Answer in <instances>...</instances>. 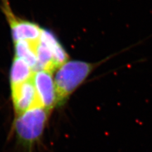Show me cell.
<instances>
[{
	"mask_svg": "<svg viewBox=\"0 0 152 152\" xmlns=\"http://www.w3.org/2000/svg\"><path fill=\"white\" fill-rule=\"evenodd\" d=\"M92 64L81 61H69L57 69L54 79L57 106L65 104L69 97L91 72Z\"/></svg>",
	"mask_w": 152,
	"mask_h": 152,
	"instance_id": "6da1fadb",
	"label": "cell"
},
{
	"mask_svg": "<svg viewBox=\"0 0 152 152\" xmlns=\"http://www.w3.org/2000/svg\"><path fill=\"white\" fill-rule=\"evenodd\" d=\"M34 71L25 61L15 56L10 70V86H17L32 79Z\"/></svg>",
	"mask_w": 152,
	"mask_h": 152,
	"instance_id": "8992f818",
	"label": "cell"
},
{
	"mask_svg": "<svg viewBox=\"0 0 152 152\" xmlns=\"http://www.w3.org/2000/svg\"><path fill=\"white\" fill-rule=\"evenodd\" d=\"M8 5L4 4V10L10 26L13 41L39 42L42 29L34 23L17 18Z\"/></svg>",
	"mask_w": 152,
	"mask_h": 152,
	"instance_id": "277c9868",
	"label": "cell"
},
{
	"mask_svg": "<svg viewBox=\"0 0 152 152\" xmlns=\"http://www.w3.org/2000/svg\"><path fill=\"white\" fill-rule=\"evenodd\" d=\"M32 80L39 104L51 112L57 106V95L52 72L43 70L36 71Z\"/></svg>",
	"mask_w": 152,
	"mask_h": 152,
	"instance_id": "3957f363",
	"label": "cell"
},
{
	"mask_svg": "<svg viewBox=\"0 0 152 152\" xmlns=\"http://www.w3.org/2000/svg\"><path fill=\"white\" fill-rule=\"evenodd\" d=\"M39 42L20 41L15 42V56L25 61L36 72L37 66V48Z\"/></svg>",
	"mask_w": 152,
	"mask_h": 152,
	"instance_id": "52a82bcc",
	"label": "cell"
},
{
	"mask_svg": "<svg viewBox=\"0 0 152 152\" xmlns=\"http://www.w3.org/2000/svg\"><path fill=\"white\" fill-rule=\"evenodd\" d=\"M50 111L37 104L17 115L13 129L18 141L26 146H31L42 135Z\"/></svg>",
	"mask_w": 152,
	"mask_h": 152,
	"instance_id": "7a4b0ae2",
	"label": "cell"
},
{
	"mask_svg": "<svg viewBox=\"0 0 152 152\" xmlns=\"http://www.w3.org/2000/svg\"><path fill=\"white\" fill-rule=\"evenodd\" d=\"M11 91L13 105L17 115L39 104L32 79L11 88Z\"/></svg>",
	"mask_w": 152,
	"mask_h": 152,
	"instance_id": "5b68a950",
	"label": "cell"
}]
</instances>
